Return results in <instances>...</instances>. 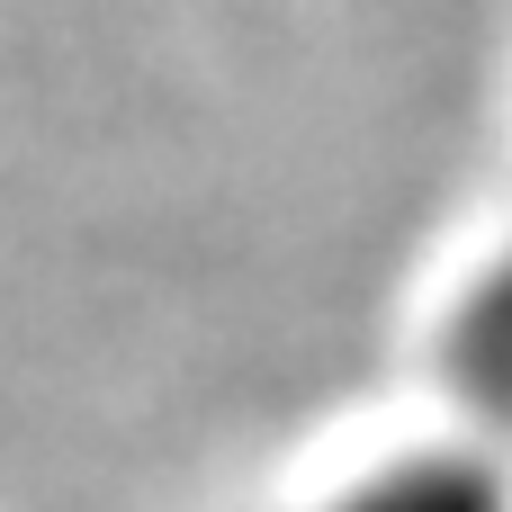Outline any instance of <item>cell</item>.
<instances>
[{
    "label": "cell",
    "instance_id": "2",
    "mask_svg": "<svg viewBox=\"0 0 512 512\" xmlns=\"http://www.w3.org/2000/svg\"><path fill=\"white\" fill-rule=\"evenodd\" d=\"M459 360L477 369V378H495L512 396V252L486 270V288L468 297V324H459Z\"/></svg>",
    "mask_w": 512,
    "mask_h": 512
},
{
    "label": "cell",
    "instance_id": "1",
    "mask_svg": "<svg viewBox=\"0 0 512 512\" xmlns=\"http://www.w3.org/2000/svg\"><path fill=\"white\" fill-rule=\"evenodd\" d=\"M306 512H512V486L477 450H396L342 477L333 495H315Z\"/></svg>",
    "mask_w": 512,
    "mask_h": 512
}]
</instances>
